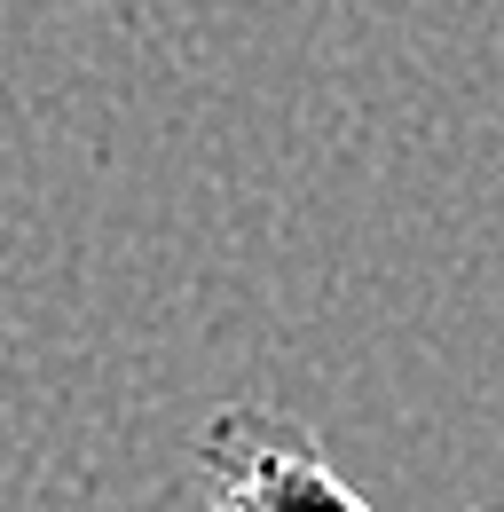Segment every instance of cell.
<instances>
[{
    "mask_svg": "<svg viewBox=\"0 0 504 512\" xmlns=\"http://www.w3.org/2000/svg\"><path fill=\"white\" fill-rule=\"evenodd\" d=\"M473 512H489V505H473Z\"/></svg>",
    "mask_w": 504,
    "mask_h": 512,
    "instance_id": "obj_2",
    "label": "cell"
},
{
    "mask_svg": "<svg viewBox=\"0 0 504 512\" xmlns=\"http://www.w3.org/2000/svg\"><path fill=\"white\" fill-rule=\"evenodd\" d=\"M205 505L197 512H371V497L323 457L300 418L268 402H229L197 434Z\"/></svg>",
    "mask_w": 504,
    "mask_h": 512,
    "instance_id": "obj_1",
    "label": "cell"
}]
</instances>
